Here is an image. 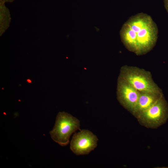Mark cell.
I'll list each match as a JSON object with an SVG mask.
<instances>
[{
    "instance_id": "9",
    "label": "cell",
    "mask_w": 168,
    "mask_h": 168,
    "mask_svg": "<svg viewBox=\"0 0 168 168\" xmlns=\"http://www.w3.org/2000/svg\"><path fill=\"white\" fill-rule=\"evenodd\" d=\"M14 0H0V2H2L5 3V2H13Z\"/></svg>"
},
{
    "instance_id": "10",
    "label": "cell",
    "mask_w": 168,
    "mask_h": 168,
    "mask_svg": "<svg viewBox=\"0 0 168 168\" xmlns=\"http://www.w3.org/2000/svg\"><path fill=\"white\" fill-rule=\"evenodd\" d=\"M27 82L29 83H31V81L30 79H28L27 80Z\"/></svg>"
},
{
    "instance_id": "4",
    "label": "cell",
    "mask_w": 168,
    "mask_h": 168,
    "mask_svg": "<svg viewBox=\"0 0 168 168\" xmlns=\"http://www.w3.org/2000/svg\"><path fill=\"white\" fill-rule=\"evenodd\" d=\"M168 119V104L164 96L137 118L139 123L147 128H156L165 124Z\"/></svg>"
},
{
    "instance_id": "3",
    "label": "cell",
    "mask_w": 168,
    "mask_h": 168,
    "mask_svg": "<svg viewBox=\"0 0 168 168\" xmlns=\"http://www.w3.org/2000/svg\"><path fill=\"white\" fill-rule=\"evenodd\" d=\"M79 120L64 112L58 114L54 126L50 132L52 139L61 146L68 145L71 135L77 130H80Z\"/></svg>"
},
{
    "instance_id": "6",
    "label": "cell",
    "mask_w": 168,
    "mask_h": 168,
    "mask_svg": "<svg viewBox=\"0 0 168 168\" xmlns=\"http://www.w3.org/2000/svg\"><path fill=\"white\" fill-rule=\"evenodd\" d=\"M98 140L96 136L91 132L82 130L73 135L70 149L76 155L87 154L96 147Z\"/></svg>"
},
{
    "instance_id": "2",
    "label": "cell",
    "mask_w": 168,
    "mask_h": 168,
    "mask_svg": "<svg viewBox=\"0 0 168 168\" xmlns=\"http://www.w3.org/2000/svg\"><path fill=\"white\" fill-rule=\"evenodd\" d=\"M119 76L139 92H162L153 81L150 72L143 69L124 65L121 67Z\"/></svg>"
},
{
    "instance_id": "5",
    "label": "cell",
    "mask_w": 168,
    "mask_h": 168,
    "mask_svg": "<svg viewBox=\"0 0 168 168\" xmlns=\"http://www.w3.org/2000/svg\"><path fill=\"white\" fill-rule=\"evenodd\" d=\"M116 95L120 104L132 113L137 103L140 92L127 81L119 76Z\"/></svg>"
},
{
    "instance_id": "11",
    "label": "cell",
    "mask_w": 168,
    "mask_h": 168,
    "mask_svg": "<svg viewBox=\"0 0 168 168\" xmlns=\"http://www.w3.org/2000/svg\"><path fill=\"white\" fill-rule=\"evenodd\" d=\"M166 168H168V167H166Z\"/></svg>"
},
{
    "instance_id": "1",
    "label": "cell",
    "mask_w": 168,
    "mask_h": 168,
    "mask_svg": "<svg viewBox=\"0 0 168 168\" xmlns=\"http://www.w3.org/2000/svg\"><path fill=\"white\" fill-rule=\"evenodd\" d=\"M158 34L156 23L150 16L143 13L130 17L120 31L121 40L125 47L138 56L152 49L157 42Z\"/></svg>"
},
{
    "instance_id": "8",
    "label": "cell",
    "mask_w": 168,
    "mask_h": 168,
    "mask_svg": "<svg viewBox=\"0 0 168 168\" xmlns=\"http://www.w3.org/2000/svg\"><path fill=\"white\" fill-rule=\"evenodd\" d=\"M164 2L165 7L168 13V0H164Z\"/></svg>"
},
{
    "instance_id": "7",
    "label": "cell",
    "mask_w": 168,
    "mask_h": 168,
    "mask_svg": "<svg viewBox=\"0 0 168 168\" xmlns=\"http://www.w3.org/2000/svg\"><path fill=\"white\" fill-rule=\"evenodd\" d=\"M163 96L162 92H140L137 103L131 114L137 119Z\"/></svg>"
}]
</instances>
